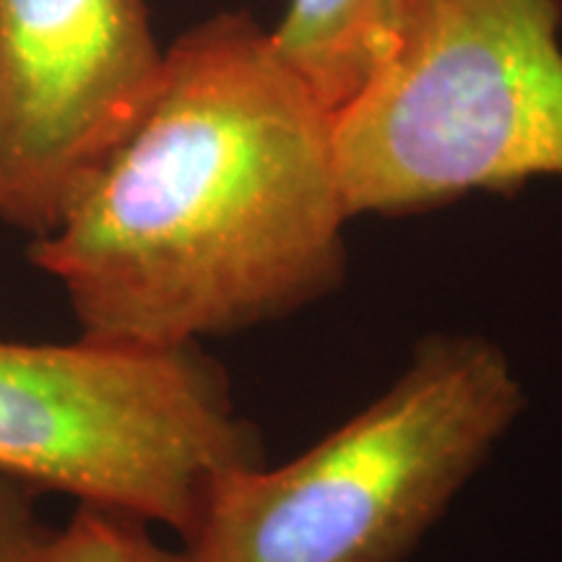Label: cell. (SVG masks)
Segmentation results:
<instances>
[{
	"label": "cell",
	"mask_w": 562,
	"mask_h": 562,
	"mask_svg": "<svg viewBox=\"0 0 562 562\" xmlns=\"http://www.w3.org/2000/svg\"><path fill=\"white\" fill-rule=\"evenodd\" d=\"M351 220L334 112L248 13L165 50L159 87L30 261L81 334L191 347L339 290Z\"/></svg>",
	"instance_id": "obj_1"
},
{
	"label": "cell",
	"mask_w": 562,
	"mask_h": 562,
	"mask_svg": "<svg viewBox=\"0 0 562 562\" xmlns=\"http://www.w3.org/2000/svg\"><path fill=\"white\" fill-rule=\"evenodd\" d=\"M495 341L438 334L393 385L297 459L216 482L191 562H402L524 409Z\"/></svg>",
	"instance_id": "obj_2"
},
{
	"label": "cell",
	"mask_w": 562,
	"mask_h": 562,
	"mask_svg": "<svg viewBox=\"0 0 562 562\" xmlns=\"http://www.w3.org/2000/svg\"><path fill=\"white\" fill-rule=\"evenodd\" d=\"M562 0H402L334 112L349 216H406L562 178Z\"/></svg>",
	"instance_id": "obj_3"
},
{
	"label": "cell",
	"mask_w": 562,
	"mask_h": 562,
	"mask_svg": "<svg viewBox=\"0 0 562 562\" xmlns=\"http://www.w3.org/2000/svg\"><path fill=\"white\" fill-rule=\"evenodd\" d=\"M263 463L258 430L201 344L0 339V476L186 542L216 482Z\"/></svg>",
	"instance_id": "obj_4"
},
{
	"label": "cell",
	"mask_w": 562,
	"mask_h": 562,
	"mask_svg": "<svg viewBox=\"0 0 562 562\" xmlns=\"http://www.w3.org/2000/svg\"><path fill=\"white\" fill-rule=\"evenodd\" d=\"M146 0H0V222L50 232L151 102Z\"/></svg>",
	"instance_id": "obj_5"
},
{
	"label": "cell",
	"mask_w": 562,
	"mask_h": 562,
	"mask_svg": "<svg viewBox=\"0 0 562 562\" xmlns=\"http://www.w3.org/2000/svg\"><path fill=\"white\" fill-rule=\"evenodd\" d=\"M402 0H290L271 37L315 97L336 112L381 66Z\"/></svg>",
	"instance_id": "obj_6"
},
{
	"label": "cell",
	"mask_w": 562,
	"mask_h": 562,
	"mask_svg": "<svg viewBox=\"0 0 562 562\" xmlns=\"http://www.w3.org/2000/svg\"><path fill=\"white\" fill-rule=\"evenodd\" d=\"M34 562H191L159 547L146 524L125 513L81 505L63 529H53Z\"/></svg>",
	"instance_id": "obj_7"
},
{
	"label": "cell",
	"mask_w": 562,
	"mask_h": 562,
	"mask_svg": "<svg viewBox=\"0 0 562 562\" xmlns=\"http://www.w3.org/2000/svg\"><path fill=\"white\" fill-rule=\"evenodd\" d=\"M34 497V490L0 476V562H34L50 539Z\"/></svg>",
	"instance_id": "obj_8"
}]
</instances>
